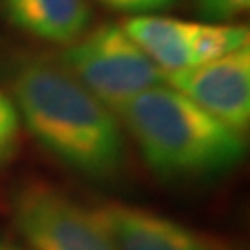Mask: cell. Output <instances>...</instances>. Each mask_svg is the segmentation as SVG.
<instances>
[{
    "mask_svg": "<svg viewBox=\"0 0 250 250\" xmlns=\"http://www.w3.org/2000/svg\"><path fill=\"white\" fill-rule=\"evenodd\" d=\"M248 27L231 23H196L194 31V65L221 59L248 48Z\"/></svg>",
    "mask_w": 250,
    "mask_h": 250,
    "instance_id": "obj_9",
    "label": "cell"
},
{
    "mask_svg": "<svg viewBox=\"0 0 250 250\" xmlns=\"http://www.w3.org/2000/svg\"><path fill=\"white\" fill-rule=\"evenodd\" d=\"M100 2L111 6L115 11H121V13L144 15V13L167 9V6H171L175 0H100Z\"/></svg>",
    "mask_w": 250,
    "mask_h": 250,
    "instance_id": "obj_12",
    "label": "cell"
},
{
    "mask_svg": "<svg viewBox=\"0 0 250 250\" xmlns=\"http://www.w3.org/2000/svg\"><path fill=\"white\" fill-rule=\"evenodd\" d=\"M92 213L117 250H221L182 223L140 207L108 202Z\"/></svg>",
    "mask_w": 250,
    "mask_h": 250,
    "instance_id": "obj_6",
    "label": "cell"
},
{
    "mask_svg": "<svg viewBox=\"0 0 250 250\" xmlns=\"http://www.w3.org/2000/svg\"><path fill=\"white\" fill-rule=\"evenodd\" d=\"M250 0H196L202 19L210 23H228L248 13Z\"/></svg>",
    "mask_w": 250,
    "mask_h": 250,
    "instance_id": "obj_11",
    "label": "cell"
},
{
    "mask_svg": "<svg viewBox=\"0 0 250 250\" xmlns=\"http://www.w3.org/2000/svg\"><path fill=\"white\" fill-rule=\"evenodd\" d=\"M169 88L182 92L215 119L244 134L250 121V50L165 73Z\"/></svg>",
    "mask_w": 250,
    "mask_h": 250,
    "instance_id": "obj_5",
    "label": "cell"
},
{
    "mask_svg": "<svg viewBox=\"0 0 250 250\" xmlns=\"http://www.w3.org/2000/svg\"><path fill=\"white\" fill-rule=\"evenodd\" d=\"M113 113L163 179H210L228 173L246 154L244 134L167 83L136 94Z\"/></svg>",
    "mask_w": 250,
    "mask_h": 250,
    "instance_id": "obj_2",
    "label": "cell"
},
{
    "mask_svg": "<svg viewBox=\"0 0 250 250\" xmlns=\"http://www.w3.org/2000/svg\"><path fill=\"white\" fill-rule=\"evenodd\" d=\"M11 210L31 250H117L92 210L50 184H23Z\"/></svg>",
    "mask_w": 250,
    "mask_h": 250,
    "instance_id": "obj_4",
    "label": "cell"
},
{
    "mask_svg": "<svg viewBox=\"0 0 250 250\" xmlns=\"http://www.w3.org/2000/svg\"><path fill=\"white\" fill-rule=\"evenodd\" d=\"M15 27L52 44H71L90 27L88 0H0Z\"/></svg>",
    "mask_w": 250,
    "mask_h": 250,
    "instance_id": "obj_7",
    "label": "cell"
},
{
    "mask_svg": "<svg viewBox=\"0 0 250 250\" xmlns=\"http://www.w3.org/2000/svg\"><path fill=\"white\" fill-rule=\"evenodd\" d=\"M0 80L19 121L59 163L94 182L123 175L127 150L119 119L59 57L6 50L0 57Z\"/></svg>",
    "mask_w": 250,
    "mask_h": 250,
    "instance_id": "obj_1",
    "label": "cell"
},
{
    "mask_svg": "<svg viewBox=\"0 0 250 250\" xmlns=\"http://www.w3.org/2000/svg\"><path fill=\"white\" fill-rule=\"evenodd\" d=\"M59 61L111 111L136 94L165 83V73L115 23L85 31L67 44Z\"/></svg>",
    "mask_w": 250,
    "mask_h": 250,
    "instance_id": "obj_3",
    "label": "cell"
},
{
    "mask_svg": "<svg viewBox=\"0 0 250 250\" xmlns=\"http://www.w3.org/2000/svg\"><path fill=\"white\" fill-rule=\"evenodd\" d=\"M21 148V121L17 108L0 88V173L6 171L17 159Z\"/></svg>",
    "mask_w": 250,
    "mask_h": 250,
    "instance_id": "obj_10",
    "label": "cell"
},
{
    "mask_svg": "<svg viewBox=\"0 0 250 250\" xmlns=\"http://www.w3.org/2000/svg\"><path fill=\"white\" fill-rule=\"evenodd\" d=\"M121 27L163 73L194 67L196 23L171 17L136 15L123 21Z\"/></svg>",
    "mask_w": 250,
    "mask_h": 250,
    "instance_id": "obj_8",
    "label": "cell"
},
{
    "mask_svg": "<svg viewBox=\"0 0 250 250\" xmlns=\"http://www.w3.org/2000/svg\"><path fill=\"white\" fill-rule=\"evenodd\" d=\"M0 250H23L21 246L13 244V242H6V240H0Z\"/></svg>",
    "mask_w": 250,
    "mask_h": 250,
    "instance_id": "obj_13",
    "label": "cell"
}]
</instances>
